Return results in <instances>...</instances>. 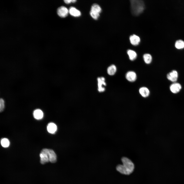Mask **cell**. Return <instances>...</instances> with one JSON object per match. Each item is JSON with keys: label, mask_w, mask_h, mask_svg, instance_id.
<instances>
[{"label": "cell", "mask_w": 184, "mask_h": 184, "mask_svg": "<svg viewBox=\"0 0 184 184\" xmlns=\"http://www.w3.org/2000/svg\"><path fill=\"white\" fill-rule=\"evenodd\" d=\"M123 164L118 165L116 167L117 170L121 173L129 175L133 171L134 165L132 161L128 158L123 157L121 159Z\"/></svg>", "instance_id": "1"}, {"label": "cell", "mask_w": 184, "mask_h": 184, "mask_svg": "<svg viewBox=\"0 0 184 184\" xmlns=\"http://www.w3.org/2000/svg\"><path fill=\"white\" fill-rule=\"evenodd\" d=\"M131 9L132 14L135 16L140 14L145 8V5L143 1L132 0L130 1Z\"/></svg>", "instance_id": "2"}, {"label": "cell", "mask_w": 184, "mask_h": 184, "mask_svg": "<svg viewBox=\"0 0 184 184\" xmlns=\"http://www.w3.org/2000/svg\"><path fill=\"white\" fill-rule=\"evenodd\" d=\"M101 11V9L100 6L97 4H94L91 6L90 13L93 18L96 20L99 17Z\"/></svg>", "instance_id": "3"}, {"label": "cell", "mask_w": 184, "mask_h": 184, "mask_svg": "<svg viewBox=\"0 0 184 184\" xmlns=\"http://www.w3.org/2000/svg\"><path fill=\"white\" fill-rule=\"evenodd\" d=\"M105 78L103 77H98L97 78L98 90L99 92H102L105 90L104 86H106Z\"/></svg>", "instance_id": "4"}, {"label": "cell", "mask_w": 184, "mask_h": 184, "mask_svg": "<svg viewBox=\"0 0 184 184\" xmlns=\"http://www.w3.org/2000/svg\"><path fill=\"white\" fill-rule=\"evenodd\" d=\"M40 162L41 164H44L49 161V157L45 148L43 149L40 154Z\"/></svg>", "instance_id": "5"}, {"label": "cell", "mask_w": 184, "mask_h": 184, "mask_svg": "<svg viewBox=\"0 0 184 184\" xmlns=\"http://www.w3.org/2000/svg\"><path fill=\"white\" fill-rule=\"evenodd\" d=\"M45 149L49 157V161L52 163L56 162L57 160V156L54 152L52 149Z\"/></svg>", "instance_id": "6"}, {"label": "cell", "mask_w": 184, "mask_h": 184, "mask_svg": "<svg viewBox=\"0 0 184 184\" xmlns=\"http://www.w3.org/2000/svg\"><path fill=\"white\" fill-rule=\"evenodd\" d=\"M69 12V10L65 7L61 6L57 9V13L60 17L64 18L67 16Z\"/></svg>", "instance_id": "7"}, {"label": "cell", "mask_w": 184, "mask_h": 184, "mask_svg": "<svg viewBox=\"0 0 184 184\" xmlns=\"http://www.w3.org/2000/svg\"><path fill=\"white\" fill-rule=\"evenodd\" d=\"M125 76L126 79L130 82H134L137 79L136 74L135 72L132 71H130L127 72Z\"/></svg>", "instance_id": "8"}, {"label": "cell", "mask_w": 184, "mask_h": 184, "mask_svg": "<svg viewBox=\"0 0 184 184\" xmlns=\"http://www.w3.org/2000/svg\"><path fill=\"white\" fill-rule=\"evenodd\" d=\"M178 74L177 71L173 70L168 73L167 75V79L170 81L175 82L177 79Z\"/></svg>", "instance_id": "9"}, {"label": "cell", "mask_w": 184, "mask_h": 184, "mask_svg": "<svg viewBox=\"0 0 184 184\" xmlns=\"http://www.w3.org/2000/svg\"><path fill=\"white\" fill-rule=\"evenodd\" d=\"M181 86L178 83H174L172 84L170 86L171 91L174 93L178 92L181 88Z\"/></svg>", "instance_id": "10"}, {"label": "cell", "mask_w": 184, "mask_h": 184, "mask_svg": "<svg viewBox=\"0 0 184 184\" xmlns=\"http://www.w3.org/2000/svg\"><path fill=\"white\" fill-rule=\"evenodd\" d=\"M139 92L140 94L143 97L146 98L149 95L150 91L149 89L145 87H141L139 89Z\"/></svg>", "instance_id": "11"}, {"label": "cell", "mask_w": 184, "mask_h": 184, "mask_svg": "<svg viewBox=\"0 0 184 184\" xmlns=\"http://www.w3.org/2000/svg\"><path fill=\"white\" fill-rule=\"evenodd\" d=\"M130 40L131 44L134 45H138L140 41L139 37L135 34L131 36L130 37Z\"/></svg>", "instance_id": "12"}, {"label": "cell", "mask_w": 184, "mask_h": 184, "mask_svg": "<svg viewBox=\"0 0 184 184\" xmlns=\"http://www.w3.org/2000/svg\"><path fill=\"white\" fill-rule=\"evenodd\" d=\"M69 12L71 15L75 17H79L81 15V13L79 10L73 7L70 8Z\"/></svg>", "instance_id": "13"}, {"label": "cell", "mask_w": 184, "mask_h": 184, "mask_svg": "<svg viewBox=\"0 0 184 184\" xmlns=\"http://www.w3.org/2000/svg\"><path fill=\"white\" fill-rule=\"evenodd\" d=\"M48 131L52 134L54 133L57 130V127L56 125L53 123H49L47 126Z\"/></svg>", "instance_id": "14"}, {"label": "cell", "mask_w": 184, "mask_h": 184, "mask_svg": "<svg viewBox=\"0 0 184 184\" xmlns=\"http://www.w3.org/2000/svg\"><path fill=\"white\" fill-rule=\"evenodd\" d=\"M117 70L116 66L114 64H112L108 67L107 71L108 75L112 76L116 73Z\"/></svg>", "instance_id": "15"}, {"label": "cell", "mask_w": 184, "mask_h": 184, "mask_svg": "<svg viewBox=\"0 0 184 184\" xmlns=\"http://www.w3.org/2000/svg\"><path fill=\"white\" fill-rule=\"evenodd\" d=\"M127 53L130 60L131 61H134L136 59L137 54L135 51L131 50H129L127 51Z\"/></svg>", "instance_id": "16"}, {"label": "cell", "mask_w": 184, "mask_h": 184, "mask_svg": "<svg viewBox=\"0 0 184 184\" xmlns=\"http://www.w3.org/2000/svg\"><path fill=\"white\" fill-rule=\"evenodd\" d=\"M34 117L36 119H40L42 118L43 116V113L40 110L38 109L35 110L33 113Z\"/></svg>", "instance_id": "17"}, {"label": "cell", "mask_w": 184, "mask_h": 184, "mask_svg": "<svg viewBox=\"0 0 184 184\" xmlns=\"http://www.w3.org/2000/svg\"><path fill=\"white\" fill-rule=\"evenodd\" d=\"M143 59L145 62L146 64H150L152 60V57L151 55L149 54L146 53L144 54L143 55Z\"/></svg>", "instance_id": "18"}, {"label": "cell", "mask_w": 184, "mask_h": 184, "mask_svg": "<svg viewBox=\"0 0 184 184\" xmlns=\"http://www.w3.org/2000/svg\"><path fill=\"white\" fill-rule=\"evenodd\" d=\"M175 46L177 49H183L184 48V41L181 40H177L175 43Z\"/></svg>", "instance_id": "19"}, {"label": "cell", "mask_w": 184, "mask_h": 184, "mask_svg": "<svg viewBox=\"0 0 184 184\" xmlns=\"http://www.w3.org/2000/svg\"><path fill=\"white\" fill-rule=\"evenodd\" d=\"M1 144L2 146L4 147H8L9 145V140L6 138L2 139L1 141Z\"/></svg>", "instance_id": "20"}, {"label": "cell", "mask_w": 184, "mask_h": 184, "mask_svg": "<svg viewBox=\"0 0 184 184\" xmlns=\"http://www.w3.org/2000/svg\"><path fill=\"white\" fill-rule=\"evenodd\" d=\"M4 102L3 99L1 98L0 99V112H2L4 108Z\"/></svg>", "instance_id": "21"}, {"label": "cell", "mask_w": 184, "mask_h": 184, "mask_svg": "<svg viewBox=\"0 0 184 184\" xmlns=\"http://www.w3.org/2000/svg\"><path fill=\"white\" fill-rule=\"evenodd\" d=\"M64 1L66 4H69L71 3H75L76 1L75 0H65Z\"/></svg>", "instance_id": "22"}]
</instances>
